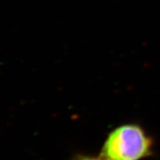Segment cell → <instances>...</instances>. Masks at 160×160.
<instances>
[{"label": "cell", "mask_w": 160, "mask_h": 160, "mask_svg": "<svg viewBox=\"0 0 160 160\" xmlns=\"http://www.w3.org/2000/svg\"><path fill=\"white\" fill-rule=\"evenodd\" d=\"M73 160H105L101 157H94L91 156H86V155H77L76 156L74 159Z\"/></svg>", "instance_id": "7a4b0ae2"}, {"label": "cell", "mask_w": 160, "mask_h": 160, "mask_svg": "<svg viewBox=\"0 0 160 160\" xmlns=\"http://www.w3.org/2000/svg\"><path fill=\"white\" fill-rule=\"evenodd\" d=\"M153 140L137 124H126L113 130L102 148L105 160H140L153 153Z\"/></svg>", "instance_id": "6da1fadb"}]
</instances>
